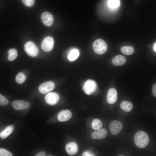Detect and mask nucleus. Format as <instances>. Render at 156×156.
Returning a JSON list of instances; mask_svg holds the SVG:
<instances>
[{
    "label": "nucleus",
    "mask_w": 156,
    "mask_h": 156,
    "mask_svg": "<svg viewBox=\"0 0 156 156\" xmlns=\"http://www.w3.org/2000/svg\"><path fill=\"white\" fill-rule=\"evenodd\" d=\"M149 139L147 134L143 131L137 132L134 136V142L136 145L140 148H143L146 146Z\"/></svg>",
    "instance_id": "f257e3e1"
},
{
    "label": "nucleus",
    "mask_w": 156,
    "mask_h": 156,
    "mask_svg": "<svg viewBox=\"0 0 156 156\" xmlns=\"http://www.w3.org/2000/svg\"><path fill=\"white\" fill-rule=\"evenodd\" d=\"M92 47L95 53L99 55L105 53L107 49V46L106 42L101 39L95 40L93 43Z\"/></svg>",
    "instance_id": "f03ea898"
},
{
    "label": "nucleus",
    "mask_w": 156,
    "mask_h": 156,
    "mask_svg": "<svg viewBox=\"0 0 156 156\" xmlns=\"http://www.w3.org/2000/svg\"><path fill=\"white\" fill-rule=\"evenodd\" d=\"M24 50L29 55L35 57L37 55L38 50L37 47L34 43L31 41L26 42L24 45Z\"/></svg>",
    "instance_id": "7ed1b4c3"
},
{
    "label": "nucleus",
    "mask_w": 156,
    "mask_h": 156,
    "mask_svg": "<svg viewBox=\"0 0 156 156\" xmlns=\"http://www.w3.org/2000/svg\"><path fill=\"white\" fill-rule=\"evenodd\" d=\"M97 88V85L95 81L91 79H88L84 83L82 89L84 92L89 95L94 92Z\"/></svg>",
    "instance_id": "20e7f679"
},
{
    "label": "nucleus",
    "mask_w": 156,
    "mask_h": 156,
    "mask_svg": "<svg viewBox=\"0 0 156 156\" xmlns=\"http://www.w3.org/2000/svg\"><path fill=\"white\" fill-rule=\"evenodd\" d=\"M54 40L53 38L50 36L45 37L43 40L41 45L42 49L45 52L51 51L53 48Z\"/></svg>",
    "instance_id": "39448f33"
},
{
    "label": "nucleus",
    "mask_w": 156,
    "mask_h": 156,
    "mask_svg": "<svg viewBox=\"0 0 156 156\" xmlns=\"http://www.w3.org/2000/svg\"><path fill=\"white\" fill-rule=\"evenodd\" d=\"M55 87L54 82L48 81L44 82L39 86L38 90L41 94H45L52 90Z\"/></svg>",
    "instance_id": "423d86ee"
},
{
    "label": "nucleus",
    "mask_w": 156,
    "mask_h": 156,
    "mask_svg": "<svg viewBox=\"0 0 156 156\" xmlns=\"http://www.w3.org/2000/svg\"><path fill=\"white\" fill-rule=\"evenodd\" d=\"M109 128L110 132L114 135H116L121 131L123 128V125L120 121L115 120L109 124Z\"/></svg>",
    "instance_id": "0eeeda50"
},
{
    "label": "nucleus",
    "mask_w": 156,
    "mask_h": 156,
    "mask_svg": "<svg viewBox=\"0 0 156 156\" xmlns=\"http://www.w3.org/2000/svg\"><path fill=\"white\" fill-rule=\"evenodd\" d=\"M41 18L43 23L46 26L48 27L52 25L54 20L53 15L48 12L42 13L41 15Z\"/></svg>",
    "instance_id": "6e6552de"
},
{
    "label": "nucleus",
    "mask_w": 156,
    "mask_h": 156,
    "mask_svg": "<svg viewBox=\"0 0 156 156\" xmlns=\"http://www.w3.org/2000/svg\"><path fill=\"white\" fill-rule=\"evenodd\" d=\"M46 102L50 105L56 104L59 100V96L55 92H50L46 94L45 97Z\"/></svg>",
    "instance_id": "1a4fd4ad"
},
{
    "label": "nucleus",
    "mask_w": 156,
    "mask_h": 156,
    "mask_svg": "<svg viewBox=\"0 0 156 156\" xmlns=\"http://www.w3.org/2000/svg\"><path fill=\"white\" fill-rule=\"evenodd\" d=\"M29 103L22 100H17L12 103V107L15 109L20 110L26 109L29 107Z\"/></svg>",
    "instance_id": "9d476101"
},
{
    "label": "nucleus",
    "mask_w": 156,
    "mask_h": 156,
    "mask_svg": "<svg viewBox=\"0 0 156 156\" xmlns=\"http://www.w3.org/2000/svg\"><path fill=\"white\" fill-rule=\"evenodd\" d=\"M72 114L71 112L67 109L64 110L60 111L58 114L57 118L60 122H65L70 120L71 118Z\"/></svg>",
    "instance_id": "9b49d317"
},
{
    "label": "nucleus",
    "mask_w": 156,
    "mask_h": 156,
    "mask_svg": "<svg viewBox=\"0 0 156 156\" xmlns=\"http://www.w3.org/2000/svg\"><path fill=\"white\" fill-rule=\"evenodd\" d=\"M117 94L116 90L114 88L110 89L108 91L107 96V101L109 104L115 103L117 100Z\"/></svg>",
    "instance_id": "f8f14e48"
},
{
    "label": "nucleus",
    "mask_w": 156,
    "mask_h": 156,
    "mask_svg": "<svg viewBox=\"0 0 156 156\" xmlns=\"http://www.w3.org/2000/svg\"><path fill=\"white\" fill-rule=\"evenodd\" d=\"M107 134L106 129H99L94 132L91 134V137L93 139H101L105 138Z\"/></svg>",
    "instance_id": "ddd939ff"
},
{
    "label": "nucleus",
    "mask_w": 156,
    "mask_h": 156,
    "mask_svg": "<svg viewBox=\"0 0 156 156\" xmlns=\"http://www.w3.org/2000/svg\"><path fill=\"white\" fill-rule=\"evenodd\" d=\"M66 151L70 155H73L78 151V147L76 144L73 142L67 144L66 146Z\"/></svg>",
    "instance_id": "4468645a"
},
{
    "label": "nucleus",
    "mask_w": 156,
    "mask_h": 156,
    "mask_svg": "<svg viewBox=\"0 0 156 156\" xmlns=\"http://www.w3.org/2000/svg\"><path fill=\"white\" fill-rule=\"evenodd\" d=\"M126 61V59L124 56L118 55L113 59L112 63L114 65L120 66L124 64Z\"/></svg>",
    "instance_id": "2eb2a0df"
},
{
    "label": "nucleus",
    "mask_w": 156,
    "mask_h": 156,
    "mask_svg": "<svg viewBox=\"0 0 156 156\" xmlns=\"http://www.w3.org/2000/svg\"><path fill=\"white\" fill-rule=\"evenodd\" d=\"M79 54V52L77 49H73L69 52L68 55V59L70 61H74L78 58Z\"/></svg>",
    "instance_id": "dca6fc26"
},
{
    "label": "nucleus",
    "mask_w": 156,
    "mask_h": 156,
    "mask_svg": "<svg viewBox=\"0 0 156 156\" xmlns=\"http://www.w3.org/2000/svg\"><path fill=\"white\" fill-rule=\"evenodd\" d=\"M14 127L12 125H10L7 127L3 131L0 133V138L4 139L10 134L14 129Z\"/></svg>",
    "instance_id": "f3484780"
},
{
    "label": "nucleus",
    "mask_w": 156,
    "mask_h": 156,
    "mask_svg": "<svg viewBox=\"0 0 156 156\" xmlns=\"http://www.w3.org/2000/svg\"><path fill=\"white\" fill-rule=\"evenodd\" d=\"M133 105L130 102L123 101L120 103V107L123 111L126 112H129L133 108Z\"/></svg>",
    "instance_id": "a211bd4d"
},
{
    "label": "nucleus",
    "mask_w": 156,
    "mask_h": 156,
    "mask_svg": "<svg viewBox=\"0 0 156 156\" xmlns=\"http://www.w3.org/2000/svg\"><path fill=\"white\" fill-rule=\"evenodd\" d=\"M120 51L123 54L125 55H130L133 53L134 49L131 46H124L121 48Z\"/></svg>",
    "instance_id": "6ab92c4d"
},
{
    "label": "nucleus",
    "mask_w": 156,
    "mask_h": 156,
    "mask_svg": "<svg viewBox=\"0 0 156 156\" xmlns=\"http://www.w3.org/2000/svg\"><path fill=\"white\" fill-rule=\"evenodd\" d=\"M8 59L9 61H12L15 60L18 56V52L15 49H11L9 50L8 52Z\"/></svg>",
    "instance_id": "aec40b11"
},
{
    "label": "nucleus",
    "mask_w": 156,
    "mask_h": 156,
    "mask_svg": "<svg viewBox=\"0 0 156 156\" xmlns=\"http://www.w3.org/2000/svg\"><path fill=\"white\" fill-rule=\"evenodd\" d=\"M102 126V123L101 120L98 119L93 120L92 123V128L95 130L100 129Z\"/></svg>",
    "instance_id": "412c9836"
},
{
    "label": "nucleus",
    "mask_w": 156,
    "mask_h": 156,
    "mask_svg": "<svg viewBox=\"0 0 156 156\" xmlns=\"http://www.w3.org/2000/svg\"><path fill=\"white\" fill-rule=\"evenodd\" d=\"M25 75L21 72L18 73L16 75L15 78L16 82L19 84L23 83L25 81Z\"/></svg>",
    "instance_id": "4be33fe9"
},
{
    "label": "nucleus",
    "mask_w": 156,
    "mask_h": 156,
    "mask_svg": "<svg viewBox=\"0 0 156 156\" xmlns=\"http://www.w3.org/2000/svg\"><path fill=\"white\" fill-rule=\"evenodd\" d=\"M109 6L112 8L118 7L120 4L119 0H109L108 1Z\"/></svg>",
    "instance_id": "5701e85b"
},
{
    "label": "nucleus",
    "mask_w": 156,
    "mask_h": 156,
    "mask_svg": "<svg viewBox=\"0 0 156 156\" xmlns=\"http://www.w3.org/2000/svg\"><path fill=\"white\" fill-rule=\"evenodd\" d=\"M9 103L8 100L5 96L0 94V105L4 106L7 105Z\"/></svg>",
    "instance_id": "b1692460"
},
{
    "label": "nucleus",
    "mask_w": 156,
    "mask_h": 156,
    "mask_svg": "<svg viewBox=\"0 0 156 156\" xmlns=\"http://www.w3.org/2000/svg\"><path fill=\"white\" fill-rule=\"evenodd\" d=\"M12 153L7 150L2 148H0V156H12Z\"/></svg>",
    "instance_id": "393cba45"
},
{
    "label": "nucleus",
    "mask_w": 156,
    "mask_h": 156,
    "mask_svg": "<svg viewBox=\"0 0 156 156\" xmlns=\"http://www.w3.org/2000/svg\"><path fill=\"white\" fill-rule=\"evenodd\" d=\"M23 4L27 7L33 6L35 3V0H22Z\"/></svg>",
    "instance_id": "a878e982"
},
{
    "label": "nucleus",
    "mask_w": 156,
    "mask_h": 156,
    "mask_svg": "<svg viewBox=\"0 0 156 156\" xmlns=\"http://www.w3.org/2000/svg\"><path fill=\"white\" fill-rule=\"evenodd\" d=\"M152 93L153 95L156 97V83L152 87Z\"/></svg>",
    "instance_id": "bb28decb"
},
{
    "label": "nucleus",
    "mask_w": 156,
    "mask_h": 156,
    "mask_svg": "<svg viewBox=\"0 0 156 156\" xmlns=\"http://www.w3.org/2000/svg\"><path fill=\"white\" fill-rule=\"evenodd\" d=\"M83 156H94V155L89 151H86L82 154Z\"/></svg>",
    "instance_id": "cd10ccee"
},
{
    "label": "nucleus",
    "mask_w": 156,
    "mask_h": 156,
    "mask_svg": "<svg viewBox=\"0 0 156 156\" xmlns=\"http://www.w3.org/2000/svg\"><path fill=\"white\" fill-rule=\"evenodd\" d=\"M36 156H45V153L44 151H41L36 155Z\"/></svg>",
    "instance_id": "c85d7f7f"
},
{
    "label": "nucleus",
    "mask_w": 156,
    "mask_h": 156,
    "mask_svg": "<svg viewBox=\"0 0 156 156\" xmlns=\"http://www.w3.org/2000/svg\"><path fill=\"white\" fill-rule=\"evenodd\" d=\"M154 51L156 52V43L154 45Z\"/></svg>",
    "instance_id": "c756f323"
},
{
    "label": "nucleus",
    "mask_w": 156,
    "mask_h": 156,
    "mask_svg": "<svg viewBox=\"0 0 156 156\" xmlns=\"http://www.w3.org/2000/svg\"><path fill=\"white\" fill-rule=\"evenodd\" d=\"M119 156H123V155H119Z\"/></svg>",
    "instance_id": "7c9ffc66"
}]
</instances>
